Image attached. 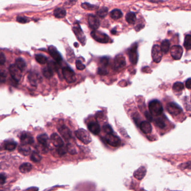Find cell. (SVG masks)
<instances>
[{"label": "cell", "mask_w": 191, "mask_h": 191, "mask_svg": "<svg viewBox=\"0 0 191 191\" xmlns=\"http://www.w3.org/2000/svg\"><path fill=\"white\" fill-rule=\"evenodd\" d=\"M15 65L20 69L22 71H24L26 67V62L23 58H18L15 61Z\"/></svg>", "instance_id": "cell-27"}, {"label": "cell", "mask_w": 191, "mask_h": 191, "mask_svg": "<svg viewBox=\"0 0 191 191\" xmlns=\"http://www.w3.org/2000/svg\"><path fill=\"white\" fill-rule=\"evenodd\" d=\"M170 52L173 59L179 60L181 58L183 55V50L182 47L180 46H173L170 48Z\"/></svg>", "instance_id": "cell-9"}, {"label": "cell", "mask_w": 191, "mask_h": 191, "mask_svg": "<svg viewBox=\"0 0 191 191\" xmlns=\"http://www.w3.org/2000/svg\"><path fill=\"white\" fill-rule=\"evenodd\" d=\"M6 62V57L3 53H0V65H3Z\"/></svg>", "instance_id": "cell-47"}, {"label": "cell", "mask_w": 191, "mask_h": 191, "mask_svg": "<svg viewBox=\"0 0 191 191\" xmlns=\"http://www.w3.org/2000/svg\"><path fill=\"white\" fill-rule=\"evenodd\" d=\"M103 131L105 132L107 134L108 133H112L113 130L111 128V127L108 125H105L103 126Z\"/></svg>", "instance_id": "cell-44"}, {"label": "cell", "mask_w": 191, "mask_h": 191, "mask_svg": "<svg viewBox=\"0 0 191 191\" xmlns=\"http://www.w3.org/2000/svg\"><path fill=\"white\" fill-rule=\"evenodd\" d=\"M48 52L51 56V57L54 59L55 62L59 63L62 60V57L60 55V54L59 53V52L57 51V48L54 47L53 46H50L48 48Z\"/></svg>", "instance_id": "cell-12"}, {"label": "cell", "mask_w": 191, "mask_h": 191, "mask_svg": "<svg viewBox=\"0 0 191 191\" xmlns=\"http://www.w3.org/2000/svg\"><path fill=\"white\" fill-rule=\"evenodd\" d=\"M6 77V72L5 71H0V81L5 82Z\"/></svg>", "instance_id": "cell-46"}, {"label": "cell", "mask_w": 191, "mask_h": 191, "mask_svg": "<svg viewBox=\"0 0 191 191\" xmlns=\"http://www.w3.org/2000/svg\"><path fill=\"white\" fill-rule=\"evenodd\" d=\"M66 148L67 150V151L71 155H75V154H77V151L76 147L72 143H68L66 145Z\"/></svg>", "instance_id": "cell-31"}, {"label": "cell", "mask_w": 191, "mask_h": 191, "mask_svg": "<svg viewBox=\"0 0 191 191\" xmlns=\"http://www.w3.org/2000/svg\"><path fill=\"white\" fill-rule=\"evenodd\" d=\"M42 74L45 78H49L53 76L54 72L47 67L42 69Z\"/></svg>", "instance_id": "cell-33"}, {"label": "cell", "mask_w": 191, "mask_h": 191, "mask_svg": "<svg viewBox=\"0 0 191 191\" xmlns=\"http://www.w3.org/2000/svg\"><path fill=\"white\" fill-rule=\"evenodd\" d=\"M150 113L154 116H159L163 112V108L161 103L158 100H153L149 103Z\"/></svg>", "instance_id": "cell-1"}, {"label": "cell", "mask_w": 191, "mask_h": 191, "mask_svg": "<svg viewBox=\"0 0 191 191\" xmlns=\"http://www.w3.org/2000/svg\"><path fill=\"white\" fill-rule=\"evenodd\" d=\"M155 123L158 127H159L161 128H164L166 127V124L160 118H157L155 120Z\"/></svg>", "instance_id": "cell-39"}, {"label": "cell", "mask_w": 191, "mask_h": 191, "mask_svg": "<svg viewBox=\"0 0 191 191\" xmlns=\"http://www.w3.org/2000/svg\"><path fill=\"white\" fill-rule=\"evenodd\" d=\"M88 23L91 28L93 30L97 29L100 26V21L95 15H91L88 16Z\"/></svg>", "instance_id": "cell-16"}, {"label": "cell", "mask_w": 191, "mask_h": 191, "mask_svg": "<svg viewBox=\"0 0 191 191\" xmlns=\"http://www.w3.org/2000/svg\"><path fill=\"white\" fill-rule=\"evenodd\" d=\"M17 146V144L13 141H8L5 143V149L8 151H12L15 149Z\"/></svg>", "instance_id": "cell-32"}, {"label": "cell", "mask_w": 191, "mask_h": 191, "mask_svg": "<svg viewBox=\"0 0 191 191\" xmlns=\"http://www.w3.org/2000/svg\"><path fill=\"white\" fill-rule=\"evenodd\" d=\"M73 30L74 31V34L77 36L78 39L80 41L82 44L84 45L85 43H86V38H85V36L84 35L81 29L80 26L78 24L77 26H74V28H73Z\"/></svg>", "instance_id": "cell-13"}, {"label": "cell", "mask_w": 191, "mask_h": 191, "mask_svg": "<svg viewBox=\"0 0 191 191\" xmlns=\"http://www.w3.org/2000/svg\"><path fill=\"white\" fill-rule=\"evenodd\" d=\"M97 14L101 18L105 17L108 14V9L107 7H102L100 10H98Z\"/></svg>", "instance_id": "cell-37"}, {"label": "cell", "mask_w": 191, "mask_h": 191, "mask_svg": "<svg viewBox=\"0 0 191 191\" xmlns=\"http://www.w3.org/2000/svg\"><path fill=\"white\" fill-rule=\"evenodd\" d=\"M31 160L34 162H39L42 160V156L40 155V154L37 153L36 151H34L31 155V157H30Z\"/></svg>", "instance_id": "cell-34"}, {"label": "cell", "mask_w": 191, "mask_h": 191, "mask_svg": "<svg viewBox=\"0 0 191 191\" xmlns=\"http://www.w3.org/2000/svg\"><path fill=\"white\" fill-rule=\"evenodd\" d=\"M18 152L23 154L24 156H27L29 155L31 151V149L30 147L28 146V145L23 144L18 147Z\"/></svg>", "instance_id": "cell-23"}, {"label": "cell", "mask_w": 191, "mask_h": 191, "mask_svg": "<svg viewBox=\"0 0 191 191\" xmlns=\"http://www.w3.org/2000/svg\"><path fill=\"white\" fill-rule=\"evenodd\" d=\"M108 62H109V60L108 57H102L100 60V64L103 67H107L108 65Z\"/></svg>", "instance_id": "cell-41"}, {"label": "cell", "mask_w": 191, "mask_h": 191, "mask_svg": "<svg viewBox=\"0 0 191 191\" xmlns=\"http://www.w3.org/2000/svg\"><path fill=\"white\" fill-rule=\"evenodd\" d=\"M54 15L55 18L61 19L64 18L66 15V11L63 8H57L54 11Z\"/></svg>", "instance_id": "cell-25"}, {"label": "cell", "mask_w": 191, "mask_h": 191, "mask_svg": "<svg viewBox=\"0 0 191 191\" xmlns=\"http://www.w3.org/2000/svg\"><path fill=\"white\" fill-rule=\"evenodd\" d=\"M76 68H77L78 70H84L86 68L85 65H83L82 63V62L81 61H79V60L76 61Z\"/></svg>", "instance_id": "cell-42"}, {"label": "cell", "mask_w": 191, "mask_h": 191, "mask_svg": "<svg viewBox=\"0 0 191 191\" xmlns=\"http://www.w3.org/2000/svg\"><path fill=\"white\" fill-rule=\"evenodd\" d=\"M185 86L188 89H191V78H188L185 82Z\"/></svg>", "instance_id": "cell-49"}, {"label": "cell", "mask_w": 191, "mask_h": 191, "mask_svg": "<svg viewBox=\"0 0 191 191\" xmlns=\"http://www.w3.org/2000/svg\"><path fill=\"white\" fill-rule=\"evenodd\" d=\"M97 72L100 75H106L108 73V71L106 70V69L105 68V67H99L98 68Z\"/></svg>", "instance_id": "cell-45"}, {"label": "cell", "mask_w": 191, "mask_h": 191, "mask_svg": "<svg viewBox=\"0 0 191 191\" xmlns=\"http://www.w3.org/2000/svg\"><path fill=\"white\" fill-rule=\"evenodd\" d=\"M6 177L3 174H0V185H4L6 182Z\"/></svg>", "instance_id": "cell-48"}, {"label": "cell", "mask_w": 191, "mask_h": 191, "mask_svg": "<svg viewBox=\"0 0 191 191\" xmlns=\"http://www.w3.org/2000/svg\"><path fill=\"white\" fill-rule=\"evenodd\" d=\"M184 89V85L181 82H177L174 83L173 86V89L176 92L180 91Z\"/></svg>", "instance_id": "cell-36"}, {"label": "cell", "mask_w": 191, "mask_h": 191, "mask_svg": "<svg viewBox=\"0 0 191 191\" xmlns=\"http://www.w3.org/2000/svg\"><path fill=\"white\" fill-rule=\"evenodd\" d=\"M126 65L125 58L122 54L116 56L114 61V69L115 71L122 70Z\"/></svg>", "instance_id": "cell-6"}, {"label": "cell", "mask_w": 191, "mask_h": 191, "mask_svg": "<svg viewBox=\"0 0 191 191\" xmlns=\"http://www.w3.org/2000/svg\"><path fill=\"white\" fill-rule=\"evenodd\" d=\"M75 135L79 141L85 145L89 144L92 141L90 133L83 128H80L76 131Z\"/></svg>", "instance_id": "cell-2"}, {"label": "cell", "mask_w": 191, "mask_h": 191, "mask_svg": "<svg viewBox=\"0 0 191 191\" xmlns=\"http://www.w3.org/2000/svg\"><path fill=\"white\" fill-rule=\"evenodd\" d=\"M145 115L146 119L148 120H149V121H151V120H152V119H153V118H152L151 115V114H149V112H146L145 113Z\"/></svg>", "instance_id": "cell-50"}, {"label": "cell", "mask_w": 191, "mask_h": 191, "mask_svg": "<svg viewBox=\"0 0 191 191\" xmlns=\"http://www.w3.org/2000/svg\"><path fill=\"white\" fill-rule=\"evenodd\" d=\"M88 129L94 135H98L101 131L99 124L95 122H92L88 124Z\"/></svg>", "instance_id": "cell-17"}, {"label": "cell", "mask_w": 191, "mask_h": 191, "mask_svg": "<svg viewBox=\"0 0 191 191\" xmlns=\"http://www.w3.org/2000/svg\"><path fill=\"white\" fill-rule=\"evenodd\" d=\"M19 169L22 173H27L32 169V165L29 162H25L20 165Z\"/></svg>", "instance_id": "cell-24"}, {"label": "cell", "mask_w": 191, "mask_h": 191, "mask_svg": "<svg viewBox=\"0 0 191 191\" xmlns=\"http://www.w3.org/2000/svg\"><path fill=\"white\" fill-rule=\"evenodd\" d=\"M146 173V169L144 167H139L134 173V177L137 180H141L143 179Z\"/></svg>", "instance_id": "cell-18"}, {"label": "cell", "mask_w": 191, "mask_h": 191, "mask_svg": "<svg viewBox=\"0 0 191 191\" xmlns=\"http://www.w3.org/2000/svg\"><path fill=\"white\" fill-rule=\"evenodd\" d=\"M20 141L23 144L29 145L34 143V138L30 135L24 133L21 136Z\"/></svg>", "instance_id": "cell-22"}, {"label": "cell", "mask_w": 191, "mask_h": 191, "mask_svg": "<svg viewBox=\"0 0 191 191\" xmlns=\"http://www.w3.org/2000/svg\"><path fill=\"white\" fill-rule=\"evenodd\" d=\"M140 128L145 134H149L152 131V127L148 121H143L140 125Z\"/></svg>", "instance_id": "cell-19"}, {"label": "cell", "mask_w": 191, "mask_h": 191, "mask_svg": "<svg viewBox=\"0 0 191 191\" xmlns=\"http://www.w3.org/2000/svg\"><path fill=\"white\" fill-rule=\"evenodd\" d=\"M35 57V60L36 61L41 65H44V64L46 63L47 62V58L45 56L41 54H36Z\"/></svg>", "instance_id": "cell-30"}, {"label": "cell", "mask_w": 191, "mask_h": 191, "mask_svg": "<svg viewBox=\"0 0 191 191\" xmlns=\"http://www.w3.org/2000/svg\"><path fill=\"white\" fill-rule=\"evenodd\" d=\"M58 131L59 132L62 136L66 140H68L72 138V133L69 129L64 125L60 126L58 128Z\"/></svg>", "instance_id": "cell-15"}, {"label": "cell", "mask_w": 191, "mask_h": 191, "mask_svg": "<svg viewBox=\"0 0 191 191\" xmlns=\"http://www.w3.org/2000/svg\"><path fill=\"white\" fill-rule=\"evenodd\" d=\"M9 72L12 78L16 81H19L22 77V71L19 69L15 65H11L9 67Z\"/></svg>", "instance_id": "cell-8"}, {"label": "cell", "mask_w": 191, "mask_h": 191, "mask_svg": "<svg viewBox=\"0 0 191 191\" xmlns=\"http://www.w3.org/2000/svg\"><path fill=\"white\" fill-rule=\"evenodd\" d=\"M57 153L59 154V155L63 156V155L66 154V153L67 151V150L66 148L64 147V145H63L62 146L58 147V149L57 150Z\"/></svg>", "instance_id": "cell-40"}, {"label": "cell", "mask_w": 191, "mask_h": 191, "mask_svg": "<svg viewBox=\"0 0 191 191\" xmlns=\"http://www.w3.org/2000/svg\"><path fill=\"white\" fill-rule=\"evenodd\" d=\"M81 6H82V7L84 9L88 10H93L96 9L97 8H98L97 6L91 5V4L87 3V2H84V3L82 4Z\"/></svg>", "instance_id": "cell-38"}, {"label": "cell", "mask_w": 191, "mask_h": 191, "mask_svg": "<svg viewBox=\"0 0 191 191\" xmlns=\"http://www.w3.org/2000/svg\"><path fill=\"white\" fill-rule=\"evenodd\" d=\"M105 140L109 145L112 147H119L121 145V140L120 138L112 133H108L105 138Z\"/></svg>", "instance_id": "cell-5"}, {"label": "cell", "mask_w": 191, "mask_h": 191, "mask_svg": "<svg viewBox=\"0 0 191 191\" xmlns=\"http://www.w3.org/2000/svg\"><path fill=\"white\" fill-rule=\"evenodd\" d=\"M110 15L111 18H112L115 20L120 19L122 16V13L121 12V11L119 9H115L114 10H112L111 12H110Z\"/></svg>", "instance_id": "cell-29"}, {"label": "cell", "mask_w": 191, "mask_h": 191, "mask_svg": "<svg viewBox=\"0 0 191 191\" xmlns=\"http://www.w3.org/2000/svg\"><path fill=\"white\" fill-rule=\"evenodd\" d=\"M166 108L168 112L173 115H177L182 112V108L177 104L172 102L168 103Z\"/></svg>", "instance_id": "cell-11"}, {"label": "cell", "mask_w": 191, "mask_h": 191, "mask_svg": "<svg viewBox=\"0 0 191 191\" xmlns=\"http://www.w3.org/2000/svg\"><path fill=\"white\" fill-rule=\"evenodd\" d=\"M184 46L186 49L190 50L191 49V36L187 35L185 36L184 42Z\"/></svg>", "instance_id": "cell-35"}, {"label": "cell", "mask_w": 191, "mask_h": 191, "mask_svg": "<svg viewBox=\"0 0 191 191\" xmlns=\"http://www.w3.org/2000/svg\"><path fill=\"white\" fill-rule=\"evenodd\" d=\"M62 73L63 77L65 78L66 81L68 83L71 84V83H73L76 81V77L75 75V73L69 67H66L63 68Z\"/></svg>", "instance_id": "cell-3"}, {"label": "cell", "mask_w": 191, "mask_h": 191, "mask_svg": "<svg viewBox=\"0 0 191 191\" xmlns=\"http://www.w3.org/2000/svg\"><path fill=\"white\" fill-rule=\"evenodd\" d=\"M16 20H17V21H18V23H23V24L26 23L29 21V20L28 18H25L24 16H18L16 19Z\"/></svg>", "instance_id": "cell-43"}, {"label": "cell", "mask_w": 191, "mask_h": 191, "mask_svg": "<svg viewBox=\"0 0 191 191\" xmlns=\"http://www.w3.org/2000/svg\"><path fill=\"white\" fill-rule=\"evenodd\" d=\"M126 20L129 24H134L137 20V16L134 12H129L126 15Z\"/></svg>", "instance_id": "cell-26"}, {"label": "cell", "mask_w": 191, "mask_h": 191, "mask_svg": "<svg viewBox=\"0 0 191 191\" xmlns=\"http://www.w3.org/2000/svg\"><path fill=\"white\" fill-rule=\"evenodd\" d=\"M161 51L164 53H167L169 51L170 48V42L168 40H164L161 42Z\"/></svg>", "instance_id": "cell-28"}, {"label": "cell", "mask_w": 191, "mask_h": 191, "mask_svg": "<svg viewBox=\"0 0 191 191\" xmlns=\"http://www.w3.org/2000/svg\"><path fill=\"white\" fill-rule=\"evenodd\" d=\"M42 1H45V0H42Z\"/></svg>", "instance_id": "cell-52"}, {"label": "cell", "mask_w": 191, "mask_h": 191, "mask_svg": "<svg viewBox=\"0 0 191 191\" xmlns=\"http://www.w3.org/2000/svg\"><path fill=\"white\" fill-rule=\"evenodd\" d=\"M129 57L130 62L133 65H136L138 60V55L137 52V44L133 45L132 47L129 49L128 51Z\"/></svg>", "instance_id": "cell-10"}, {"label": "cell", "mask_w": 191, "mask_h": 191, "mask_svg": "<svg viewBox=\"0 0 191 191\" xmlns=\"http://www.w3.org/2000/svg\"><path fill=\"white\" fill-rule=\"evenodd\" d=\"M185 168H189L191 169V161L187 162L186 164H185Z\"/></svg>", "instance_id": "cell-51"}, {"label": "cell", "mask_w": 191, "mask_h": 191, "mask_svg": "<svg viewBox=\"0 0 191 191\" xmlns=\"http://www.w3.org/2000/svg\"><path fill=\"white\" fill-rule=\"evenodd\" d=\"M50 140H51L52 143H53V145L55 147L58 148V147H60V146H62L64 145V143H63V140L56 133H54L51 135Z\"/></svg>", "instance_id": "cell-14"}, {"label": "cell", "mask_w": 191, "mask_h": 191, "mask_svg": "<svg viewBox=\"0 0 191 191\" xmlns=\"http://www.w3.org/2000/svg\"><path fill=\"white\" fill-rule=\"evenodd\" d=\"M161 47L157 44L154 45L151 50V56L152 58L156 63H159L161 62V61L163 57V53H162Z\"/></svg>", "instance_id": "cell-7"}, {"label": "cell", "mask_w": 191, "mask_h": 191, "mask_svg": "<svg viewBox=\"0 0 191 191\" xmlns=\"http://www.w3.org/2000/svg\"><path fill=\"white\" fill-rule=\"evenodd\" d=\"M37 140L39 142V143L40 145L48 147L49 143V139L48 138V135L47 134H42L39 135L37 137Z\"/></svg>", "instance_id": "cell-21"}, {"label": "cell", "mask_w": 191, "mask_h": 191, "mask_svg": "<svg viewBox=\"0 0 191 191\" xmlns=\"http://www.w3.org/2000/svg\"><path fill=\"white\" fill-rule=\"evenodd\" d=\"M28 78L30 83L33 86H36L38 82L41 79V77L39 75V74L36 73V72H34L30 73Z\"/></svg>", "instance_id": "cell-20"}, {"label": "cell", "mask_w": 191, "mask_h": 191, "mask_svg": "<svg viewBox=\"0 0 191 191\" xmlns=\"http://www.w3.org/2000/svg\"><path fill=\"white\" fill-rule=\"evenodd\" d=\"M92 38L97 42L101 43H107L110 41V38L106 34L94 30L91 33Z\"/></svg>", "instance_id": "cell-4"}]
</instances>
